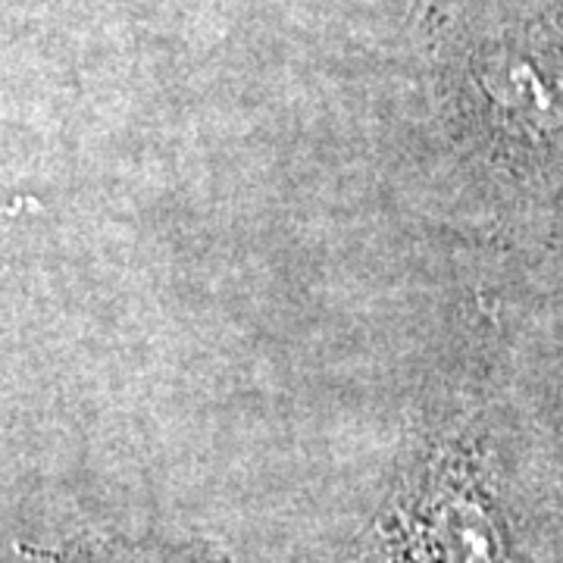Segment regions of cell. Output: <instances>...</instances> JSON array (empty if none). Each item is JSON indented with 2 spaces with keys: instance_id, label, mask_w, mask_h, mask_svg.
Returning <instances> with one entry per match:
<instances>
[{
  "instance_id": "6da1fadb",
  "label": "cell",
  "mask_w": 563,
  "mask_h": 563,
  "mask_svg": "<svg viewBox=\"0 0 563 563\" xmlns=\"http://www.w3.org/2000/svg\"><path fill=\"white\" fill-rule=\"evenodd\" d=\"M504 101L536 120L563 122V66L520 60L504 69Z\"/></svg>"
}]
</instances>
